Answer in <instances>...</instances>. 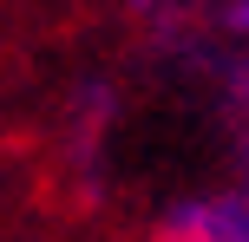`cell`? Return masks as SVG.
<instances>
[{
    "mask_svg": "<svg viewBox=\"0 0 249 242\" xmlns=\"http://www.w3.org/2000/svg\"><path fill=\"white\" fill-rule=\"evenodd\" d=\"M236 20H243V26H249V0H243V7H236Z\"/></svg>",
    "mask_w": 249,
    "mask_h": 242,
    "instance_id": "6da1fadb",
    "label": "cell"
},
{
    "mask_svg": "<svg viewBox=\"0 0 249 242\" xmlns=\"http://www.w3.org/2000/svg\"><path fill=\"white\" fill-rule=\"evenodd\" d=\"M177 242H216V236H177Z\"/></svg>",
    "mask_w": 249,
    "mask_h": 242,
    "instance_id": "7a4b0ae2",
    "label": "cell"
}]
</instances>
